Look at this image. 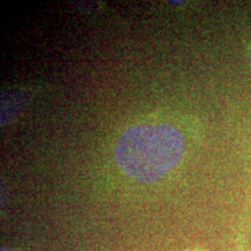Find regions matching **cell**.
<instances>
[{
	"mask_svg": "<svg viewBox=\"0 0 251 251\" xmlns=\"http://www.w3.org/2000/svg\"><path fill=\"white\" fill-rule=\"evenodd\" d=\"M184 139L169 125H137L125 131L115 148L120 169L133 179L152 183L179 163Z\"/></svg>",
	"mask_w": 251,
	"mask_h": 251,
	"instance_id": "obj_1",
	"label": "cell"
},
{
	"mask_svg": "<svg viewBox=\"0 0 251 251\" xmlns=\"http://www.w3.org/2000/svg\"><path fill=\"white\" fill-rule=\"evenodd\" d=\"M249 62H250V67H251V49L249 50Z\"/></svg>",
	"mask_w": 251,
	"mask_h": 251,
	"instance_id": "obj_2",
	"label": "cell"
},
{
	"mask_svg": "<svg viewBox=\"0 0 251 251\" xmlns=\"http://www.w3.org/2000/svg\"><path fill=\"white\" fill-rule=\"evenodd\" d=\"M1 251H8V250H1Z\"/></svg>",
	"mask_w": 251,
	"mask_h": 251,
	"instance_id": "obj_3",
	"label": "cell"
}]
</instances>
